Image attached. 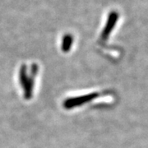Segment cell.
Wrapping results in <instances>:
<instances>
[{"mask_svg": "<svg viewBox=\"0 0 148 148\" xmlns=\"http://www.w3.org/2000/svg\"><path fill=\"white\" fill-rule=\"evenodd\" d=\"M38 66L36 64H33L32 67V75L29 77L27 73V67L25 64L21 65L20 69V83L24 90V96L27 100L31 99L32 96V91H33V86H34V77L37 73Z\"/></svg>", "mask_w": 148, "mask_h": 148, "instance_id": "obj_1", "label": "cell"}, {"mask_svg": "<svg viewBox=\"0 0 148 148\" xmlns=\"http://www.w3.org/2000/svg\"><path fill=\"white\" fill-rule=\"evenodd\" d=\"M100 95L99 93L94 92V93H90L85 95H80L77 97H73V98H68L67 100L64 101V107L67 110L73 109L74 107H77V106L84 105L87 102L93 101L94 99L97 98Z\"/></svg>", "mask_w": 148, "mask_h": 148, "instance_id": "obj_2", "label": "cell"}, {"mask_svg": "<svg viewBox=\"0 0 148 148\" xmlns=\"http://www.w3.org/2000/svg\"><path fill=\"white\" fill-rule=\"evenodd\" d=\"M119 17V14L116 11H112L109 14L107 21L106 23V26L104 27L103 31L101 32V36H100V41L101 42H106L108 40V38L110 36L111 32L114 30V27L116 26Z\"/></svg>", "mask_w": 148, "mask_h": 148, "instance_id": "obj_3", "label": "cell"}, {"mask_svg": "<svg viewBox=\"0 0 148 148\" xmlns=\"http://www.w3.org/2000/svg\"><path fill=\"white\" fill-rule=\"evenodd\" d=\"M73 43V37L71 35L68 34V35H65L63 37L62 44H61V49H62V50L64 51V53L69 52V50L71 49Z\"/></svg>", "mask_w": 148, "mask_h": 148, "instance_id": "obj_4", "label": "cell"}]
</instances>
